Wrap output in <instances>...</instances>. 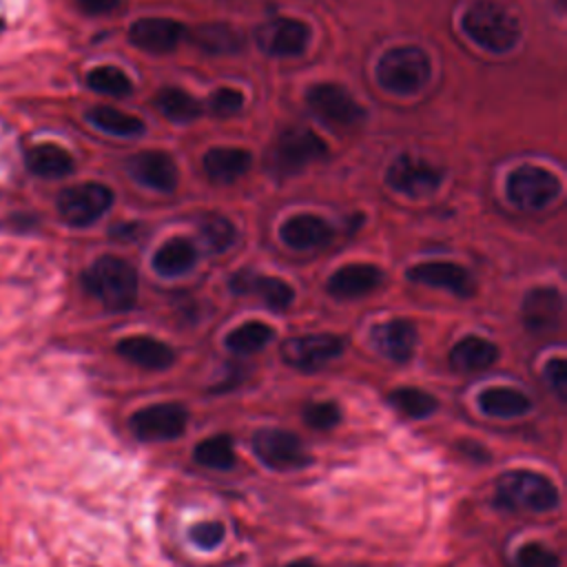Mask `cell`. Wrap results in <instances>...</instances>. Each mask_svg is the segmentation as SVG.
<instances>
[{
	"mask_svg": "<svg viewBox=\"0 0 567 567\" xmlns=\"http://www.w3.org/2000/svg\"><path fill=\"white\" fill-rule=\"evenodd\" d=\"M82 286L109 312H128L137 301V272L115 255L97 257L82 272Z\"/></svg>",
	"mask_w": 567,
	"mask_h": 567,
	"instance_id": "1",
	"label": "cell"
},
{
	"mask_svg": "<svg viewBox=\"0 0 567 567\" xmlns=\"http://www.w3.org/2000/svg\"><path fill=\"white\" fill-rule=\"evenodd\" d=\"M465 35L489 53H507L518 44L520 24L514 13L492 0H476L461 18Z\"/></svg>",
	"mask_w": 567,
	"mask_h": 567,
	"instance_id": "2",
	"label": "cell"
},
{
	"mask_svg": "<svg viewBox=\"0 0 567 567\" xmlns=\"http://www.w3.org/2000/svg\"><path fill=\"white\" fill-rule=\"evenodd\" d=\"M374 75L385 91L412 95L430 80V58L419 47H394L379 58Z\"/></svg>",
	"mask_w": 567,
	"mask_h": 567,
	"instance_id": "3",
	"label": "cell"
},
{
	"mask_svg": "<svg viewBox=\"0 0 567 567\" xmlns=\"http://www.w3.org/2000/svg\"><path fill=\"white\" fill-rule=\"evenodd\" d=\"M496 503L509 509L549 512L558 505V489L543 474L529 470H514L498 476Z\"/></svg>",
	"mask_w": 567,
	"mask_h": 567,
	"instance_id": "4",
	"label": "cell"
},
{
	"mask_svg": "<svg viewBox=\"0 0 567 567\" xmlns=\"http://www.w3.org/2000/svg\"><path fill=\"white\" fill-rule=\"evenodd\" d=\"M326 142L315 131L306 126H288L275 137L266 155V164L275 175L288 177L326 157Z\"/></svg>",
	"mask_w": 567,
	"mask_h": 567,
	"instance_id": "5",
	"label": "cell"
},
{
	"mask_svg": "<svg viewBox=\"0 0 567 567\" xmlns=\"http://www.w3.org/2000/svg\"><path fill=\"white\" fill-rule=\"evenodd\" d=\"M113 204V190L100 182H80L66 186L55 197L60 219L71 228H86L95 224Z\"/></svg>",
	"mask_w": 567,
	"mask_h": 567,
	"instance_id": "6",
	"label": "cell"
},
{
	"mask_svg": "<svg viewBox=\"0 0 567 567\" xmlns=\"http://www.w3.org/2000/svg\"><path fill=\"white\" fill-rule=\"evenodd\" d=\"M507 199L520 210H540L549 206L560 193V179L540 166L523 164L509 173L507 184Z\"/></svg>",
	"mask_w": 567,
	"mask_h": 567,
	"instance_id": "7",
	"label": "cell"
},
{
	"mask_svg": "<svg viewBox=\"0 0 567 567\" xmlns=\"http://www.w3.org/2000/svg\"><path fill=\"white\" fill-rule=\"evenodd\" d=\"M306 102L315 117L334 128H350L363 120V109L357 100L334 82L312 84L306 93Z\"/></svg>",
	"mask_w": 567,
	"mask_h": 567,
	"instance_id": "8",
	"label": "cell"
},
{
	"mask_svg": "<svg viewBox=\"0 0 567 567\" xmlns=\"http://www.w3.org/2000/svg\"><path fill=\"white\" fill-rule=\"evenodd\" d=\"M252 452L255 456L277 472H290L301 470L310 463L308 452L303 450V443L286 430L279 427H264L252 434Z\"/></svg>",
	"mask_w": 567,
	"mask_h": 567,
	"instance_id": "9",
	"label": "cell"
},
{
	"mask_svg": "<svg viewBox=\"0 0 567 567\" xmlns=\"http://www.w3.org/2000/svg\"><path fill=\"white\" fill-rule=\"evenodd\" d=\"M188 423V412L179 403H155L137 410L128 427L135 434V439L155 443V441H173L182 436Z\"/></svg>",
	"mask_w": 567,
	"mask_h": 567,
	"instance_id": "10",
	"label": "cell"
},
{
	"mask_svg": "<svg viewBox=\"0 0 567 567\" xmlns=\"http://www.w3.org/2000/svg\"><path fill=\"white\" fill-rule=\"evenodd\" d=\"M343 350V339L330 332L321 334H299L292 339H286L281 346V359L286 365L312 372L323 368L328 361L337 359Z\"/></svg>",
	"mask_w": 567,
	"mask_h": 567,
	"instance_id": "11",
	"label": "cell"
},
{
	"mask_svg": "<svg viewBox=\"0 0 567 567\" xmlns=\"http://www.w3.org/2000/svg\"><path fill=\"white\" fill-rule=\"evenodd\" d=\"M385 182L392 190L419 199V197L432 195L441 186L443 175L436 166H432L421 157L401 155L390 164L385 173Z\"/></svg>",
	"mask_w": 567,
	"mask_h": 567,
	"instance_id": "12",
	"label": "cell"
},
{
	"mask_svg": "<svg viewBox=\"0 0 567 567\" xmlns=\"http://www.w3.org/2000/svg\"><path fill=\"white\" fill-rule=\"evenodd\" d=\"M257 44L268 55L295 58L308 49L310 29L295 18H275L257 29Z\"/></svg>",
	"mask_w": 567,
	"mask_h": 567,
	"instance_id": "13",
	"label": "cell"
},
{
	"mask_svg": "<svg viewBox=\"0 0 567 567\" xmlns=\"http://www.w3.org/2000/svg\"><path fill=\"white\" fill-rule=\"evenodd\" d=\"M228 288L235 295H252L261 299L270 310H286L295 301V290L279 277L259 275L255 270H237L228 279Z\"/></svg>",
	"mask_w": 567,
	"mask_h": 567,
	"instance_id": "14",
	"label": "cell"
},
{
	"mask_svg": "<svg viewBox=\"0 0 567 567\" xmlns=\"http://www.w3.org/2000/svg\"><path fill=\"white\" fill-rule=\"evenodd\" d=\"M416 328L408 319H388L370 330L372 348L394 363H408L416 350Z\"/></svg>",
	"mask_w": 567,
	"mask_h": 567,
	"instance_id": "15",
	"label": "cell"
},
{
	"mask_svg": "<svg viewBox=\"0 0 567 567\" xmlns=\"http://www.w3.org/2000/svg\"><path fill=\"white\" fill-rule=\"evenodd\" d=\"M405 277L414 284L432 286V288H445L456 297H472L476 290V284L472 275L452 261H423L412 266Z\"/></svg>",
	"mask_w": 567,
	"mask_h": 567,
	"instance_id": "16",
	"label": "cell"
},
{
	"mask_svg": "<svg viewBox=\"0 0 567 567\" xmlns=\"http://www.w3.org/2000/svg\"><path fill=\"white\" fill-rule=\"evenodd\" d=\"M131 177L146 188L171 193L177 186V166L173 157L164 151H142L135 153L126 164Z\"/></svg>",
	"mask_w": 567,
	"mask_h": 567,
	"instance_id": "17",
	"label": "cell"
},
{
	"mask_svg": "<svg viewBox=\"0 0 567 567\" xmlns=\"http://www.w3.org/2000/svg\"><path fill=\"white\" fill-rule=\"evenodd\" d=\"M184 27L171 18H140L128 29L131 44L155 55L173 51L184 40Z\"/></svg>",
	"mask_w": 567,
	"mask_h": 567,
	"instance_id": "18",
	"label": "cell"
},
{
	"mask_svg": "<svg viewBox=\"0 0 567 567\" xmlns=\"http://www.w3.org/2000/svg\"><path fill=\"white\" fill-rule=\"evenodd\" d=\"M334 230L332 226L319 217V215H310V213H301V215H292L288 217L281 228H279V237L288 248L295 250H312V248H321L326 244H330Z\"/></svg>",
	"mask_w": 567,
	"mask_h": 567,
	"instance_id": "19",
	"label": "cell"
},
{
	"mask_svg": "<svg viewBox=\"0 0 567 567\" xmlns=\"http://www.w3.org/2000/svg\"><path fill=\"white\" fill-rule=\"evenodd\" d=\"M563 317V297L556 288H534L523 301V323L529 332H551Z\"/></svg>",
	"mask_w": 567,
	"mask_h": 567,
	"instance_id": "20",
	"label": "cell"
},
{
	"mask_svg": "<svg viewBox=\"0 0 567 567\" xmlns=\"http://www.w3.org/2000/svg\"><path fill=\"white\" fill-rule=\"evenodd\" d=\"M381 281V268L372 264H346L330 275L328 292L337 299H357L377 290Z\"/></svg>",
	"mask_w": 567,
	"mask_h": 567,
	"instance_id": "21",
	"label": "cell"
},
{
	"mask_svg": "<svg viewBox=\"0 0 567 567\" xmlns=\"http://www.w3.org/2000/svg\"><path fill=\"white\" fill-rule=\"evenodd\" d=\"M24 166L40 179H62L75 171V159L64 146L55 142H40L24 151Z\"/></svg>",
	"mask_w": 567,
	"mask_h": 567,
	"instance_id": "22",
	"label": "cell"
},
{
	"mask_svg": "<svg viewBox=\"0 0 567 567\" xmlns=\"http://www.w3.org/2000/svg\"><path fill=\"white\" fill-rule=\"evenodd\" d=\"M115 350L126 361L146 370H166L175 361V352L171 350V346L144 334L120 339Z\"/></svg>",
	"mask_w": 567,
	"mask_h": 567,
	"instance_id": "23",
	"label": "cell"
},
{
	"mask_svg": "<svg viewBox=\"0 0 567 567\" xmlns=\"http://www.w3.org/2000/svg\"><path fill=\"white\" fill-rule=\"evenodd\" d=\"M498 346L489 339L467 334L450 350V365L456 372H481L496 363Z\"/></svg>",
	"mask_w": 567,
	"mask_h": 567,
	"instance_id": "24",
	"label": "cell"
},
{
	"mask_svg": "<svg viewBox=\"0 0 567 567\" xmlns=\"http://www.w3.org/2000/svg\"><path fill=\"white\" fill-rule=\"evenodd\" d=\"M250 153L235 146H217L204 155V173L215 184H230L250 168Z\"/></svg>",
	"mask_w": 567,
	"mask_h": 567,
	"instance_id": "25",
	"label": "cell"
},
{
	"mask_svg": "<svg viewBox=\"0 0 567 567\" xmlns=\"http://www.w3.org/2000/svg\"><path fill=\"white\" fill-rule=\"evenodd\" d=\"M197 261L195 244L186 237H171L153 255V270L162 277H179Z\"/></svg>",
	"mask_w": 567,
	"mask_h": 567,
	"instance_id": "26",
	"label": "cell"
},
{
	"mask_svg": "<svg viewBox=\"0 0 567 567\" xmlns=\"http://www.w3.org/2000/svg\"><path fill=\"white\" fill-rule=\"evenodd\" d=\"M190 42L197 44L202 51L206 53H213V55H230V53H237L244 44V38L241 33L230 27V24H224V22H206V24H199L195 27L190 33H188Z\"/></svg>",
	"mask_w": 567,
	"mask_h": 567,
	"instance_id": "27",
	"label": "cell"
},
{
	"mask_svg": "<svg viewBox=\"0 0 567 567\" xmlns=\"http://www.w3.org/2000/svg\"><path fill=\"white\" fill-rule=\"evenodd\" d=\"M478 408L494 419H516L529 412L532 401L516 388H487L478 394Z\"/></svg>",
	"mask_w": 567,
	"mask_h": 567,
	"instance_id": "28",
	"label": "cell"
},
{
	"mask_svg": "<svg viewBox=\"0 0 567 567\" xmlns=\"http://www.w3.org/2000/svg\"><path fill=\"white\" fill-rule=\"evenodd\" d=\"M86 122L97 128V131H104L109 135H117V137H133V135H140L144 133V122L131 113H124L120 109H113V106H104V104H97V106H91L86 113H84Z\"/></svg>",
	"mask_w": 567,
	"mask_h": 567,
	"instance_id": "29",
	"label": "cell"
},
{
	"mask_svg": "<svg viewBox=\"0 0 567 567\" xmlns=\"http://www.w3.org/2000/svg\"><path fill=\"white\" fill-rule=\"evenodd\" d=\"M153 106L171 122H193L202 115V104L190 93L177 86L159 89L153 97Z\"/></svg>",
	"mask_w": 567,
	"mask_h": 567,
	"instance_id": "30",
	"label": "cell"
},
{
	"mask_svg": "<svg viewBox=\"0 0 567 567\" xmlns=\"http://www.w3.org/2000/svg\"><path fill=\"white\" fill-rule=\"evenodd\" d=\"M275 339V330L264 323V321H246L241 326H237L235 330H230L224 339L226 348L233 354H255L259 350H264L270 341Z\"/></svg>",
	"mask_w": 567,
	"mask_h": 567,
	"instance_id": "31",
	"label": "cell"
},
{
	"mask_svg": "<svg viewBox=\"0 0 567 567\" xmlns=\"http://www.w3.org/2000/svg\"><path fill=\"white\" fill-rule=\"evenodd\" d=\"M388 403L408 419H427L439 408V401L419 388H396L388 394Z\"/></svg>",
	"mask_w": 567,
	"mask_h": 567,
	"instance_id": "32",
	"label": "cell"
},
{
	"mask_svg": "<svg viewBox=\"0 0 567 567\" xmlns=\"http://www.w3.org/2000/svg\"><path fill=\"white\" fill-rule=\"evenodd\" d=\"M193 458L210 470H230L235 465V447L233 439L228 434H217L210 439H204L195 445Z\"/></svg>",
	"mask_w": 567,
	"mask_h": 567,
	"instance_id": "33",
	"label": "cell"
},
{
	"mask_svg": "<svg viewBox=\"0 0 567 567\" xmlns=\"http://www.w3.org/2000/svg\"><path fill=\"white\" fill-rule=\"evenodd\" d=\"M237 230L224 215L210 213L199 219V239L208 252H224L235 244Z\"/></svg>",
	"mask_w": 567,
	"mask_h": 567,
	"instance_id": "34",
	"label": "cell"
},
{
	"mask_svg": "<svg viewBox=\"0 0 567 567\" xmlns=\"http://www.w3.org/2000/svg\"><path fill=\"white\" fill-rule=\"evenodd\" d=\"M86 86L95 93L111 95V97H124L131 95L133 82L128 75L117 66H95L86 73Z\"/></svg>",
	"mask_w": 567,
	"mask_h": 567,
	"instance_id": "35",
	"label": "cell"
},
{
	"mask_svg": "<svg viewBox=\"0 0 567 567\" xmlns=\"http://www.w3.org/2000/svg\"><path fill=\"white\" fill-rule=\"evenodd\" d=\"M303 421L315 430H330L341 421V410L332 401H312L303 408Z\"/></svg>",
	"mask_w": 567,
	"mask_h": 567,
	"instance_id": "36",
	"label": "cell"
},
{
	"mask_svg": "<svg viewBox=\"0 0 567 567\" xmlns=\"http://www.w3.org/2000/svg\"><path fill=\"white\" fill-rule=\"evenodd\" d=\"M516 567H560V558L543 543H525L516 551Z\"/></svg>",
	"mask_w": 567,
	"mask_h": 567,
	"instance_id": "37",
	"label": "cell"
},
{
	"mask_svg": "<svg viewBox=\"0 0 567 567\" xmlns=\"http://www.w3.org/2000/svg\"><path fill=\"white\" fill-rule=\"evenodd\" d=\"M244 106V93L230 86H219L208 97V111L217 117H228L239 113Z\"/></svg>",
	"mask_w": 567,
	"mask_h": 567,
	"instance_id": "38",
	"label": "cell"
},
{
	"mask_svg": "<svg viewBox=\"0 0 567 567\" xmlns=\"http://www.w3.org/2000/svg\"><path fill=\"white\" fill-rule=\"evenodd\" d=\"M224 534L226 529L217 520H202L188 532L193 545H197L199 549H215L224 540Z\"/></svg>",
	"mask_w": 567,
	"mask_h": 567,
	"instance_id": "39",
	"label": "cell"
},
{
	"mask_svg": "<svg viewBox=\"0 0 567 567\" xmlns=\"http://www.w3.org/2000/svg\"><path fill=\"white\" fill-rule=\"evenodd\" d=\"M545 381L547 388L560 399H567V361L563 357H554L545 365Z\"/></svg>",
	"mask_w": 567,
	"mask_h": 567,
	"instance_id": "40",
	"label": "cell"
},
{
	"mask_svg": "<svg viewBox=\"0 0 567 567\" xmlns=\"http://www.w3.org/2000/svg\"><path fill=\"white\" fill-rule=\"evenodd\" d=\"M38 224H40L38 215H33V213H27V210H16V213H11V215H7V217H4V221H2V228H4L7 233L24 235V233H31V230H35V228H38Z\"/></svg>",
	"mask_w": 567,
	"mask_h": 567,
	"instance_id": "41",
	"label": "cell"
},
{
	"mask_svg": "<svg viewBox=\"0 0 567 567\" xmlns=\"http://www.w3.org/2000/svg\"><path fill=\"white\" fill-rule=\"evenodd\" d=\"M75 4L86 16H104V13L115 11L122 4V0H75Z\"/></svg>",
	"mask_w": 567,
	"mask_h": 567,
	"instance_id": "42",
	"label": "cell"
},
{
	"mask_svg": "<svg viewBox=\"0 0 567 567\" xmlns=\"http://www.w3.org/2000/svg\"><path fill=\"white\" fill-rule=\"evenodd\" d=\"M461 452H463L465 456H472L474 461H487V458H489L485 447H481L478 443H470V441H463V443H461Z\"/></svg>",
	"mask_w": 567,
	"mask_h": 567,
	"instance_id": "43",
	"label": "cell"
},
{
	"mask_svg": "<svg viewBox=\"0 0 567 567\" xmlns=\"http://www.w3.org/2000/svg\"><path fill=\"white\" fill-rule=\"evenodd\" d=\"M286 567H317L312 560H308V558H299V560H292V563H288Z\"/></svg>",
	"mask_w": 567,
	"mask_h": 567,
	"instance_id": "44",
	"label": "cell"
},
{
	"mask_svg": "<svg viewBox=\"0 0 567 567\" xmlns=\"http://www.w3.org/2000/svg\"><path fill=\"white\" fill-rule=\"evenodd\" d=\"M4 29H7V22H4V18H2V16H0V33H2V31H4Z\"/></svg>",
	"mask_w": 567,
	"mask_h": 567,
	"instance_id": "45",
	"label": "cell"
}]
</instances>
